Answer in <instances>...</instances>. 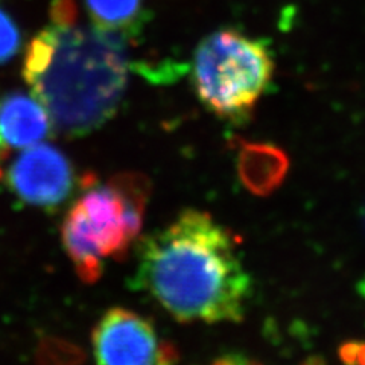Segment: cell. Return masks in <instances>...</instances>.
I'll return each mask as SVG.
<instances>
[{
	"mask_svg": "<svg viewBox=\"0 0 365 365\" xmlns=\"http://www.w3.org/2000/svg\"><path fill=\"white\" fill-rule=\"evenodd\" d=\"M131 284L180 323L242 322L253 291L233 235L193 209L142 239Z\"/></svg>",
	"mask_w": 365,
	"mask_h": 365,
	"instance_id": "6da1fadb",
	"label": "cell"
},
{
	"mask_svg": "<svg viewBox=\"0 0 365 365\" xmlns=\"http://www.w3.org/2000/svg\"><path fill=\"white\" fill-rule=\"evenodd\" d=\"M127 37L98 26L53 25L28 44L23 78L67 139L99 130L128 84Z\"/></svg>",
	"mask_w": 365,
	"mask_h": 365,
	"instance_id": "7a4b0ae2",
	"label": "cell"
},
{
	"mask_svg": "<svg viewBox=\"0 0 365 365\" xmlns=\"http://www.w3.org/2000/svg\"><path fill=\"white\" fill-rule=\"evenodd\" d=\"M274 75V61L264 43L235 29L205 37L195 52L193 86L200 101L216 116L245 122Z\"/></svg>",
	"mask_w": 365,
	"mask_h": 365,
	"instance_id": "3957f363",
	"label": "cell"
},
{
	"mask_svg": "<svg viewBox=\"0 0 365 365\" xmlns=\"http://www.w3.org/2000/svg\"><path fill=\"white\" fill-rule=\"evenodd\" d=\"M11 192L26 205L56 210L75 189L73 166L55 146H28L9 166L6 175Z\"/></svg>",
	"mask_w": 365,
	"mask_h": 365,
	"instance_id": "277c9868",
	"label": "cell"
},
{
	"mask_svg": "<svg viewBox=\"0 0 365 365\" xmlns=\"http://www.w3.org/2000/svg\"><path fill=\"white\" fill-rule=\"evenodd\" d=\"M154 324L125 307H111L91 334L96 365H154L158 353Z\"/></svg>",
	"mask_w": 365,
	"mask_h": 365,
	"instance_id": "5b68a950",
	"label": "cell"
},
{
	"mask_svg": "<svg viewBox=\"0 0 365 365\" xmlns=\"http://www.w3.org/2000/svg\"><path fill=\"white\" fill-rule=\"evenodd\" d=\"M83 197L78 200L101 245L102 256L122 260L134 244L128 235L125 205L110 185H101L93 174L83 177Z\"/></svg>",
	"mask_w": 365,
	"mask_h": 365,
	"instance_id": "8992f818",
	"label": "cell"
},
{
	"mask_svg": "<svg viewBox=\"0 0 365 365\" xmlns=\"http://www.w3.org/2000/svg\"><path fill=\"white\" fill-rule=\"evenodd\" d=\"M236 169L239 180L250 193L268 197L288 175L289 157L276 145L237 140Z\"/></svg>",
	"mask_w": 365,
	"mask_h": 365,
	"instance_id": "52a82bcc",
	"label": "cell"
},
{
	"mask_svg": "<svg viewBox=\"0 0 365 365\" xmlns=\"http://www.w3.org/2000/svg\"><path fill=\"white\" fill-rule=\"evenodd\" d=\"M52 120L41 102L23 91L9 93L0 104V135L6 146L28 148L48 139Z\"/></svg>",
	"mask_w": 365,
	"mask_h": 365,
	"instance_id": "ba28073f",
	"label": "cell"
},
{
	"mask_svg": "<svg viewBox=\"0 0 365 365\" xmlns=\"http://www.w3.org/2000/svg\"><path fill=\"white\" fill-rule=\"evenodd\" d=\"M63 247L72 260L78 277L84 283H96L104 271L102 251L98 239L78 201L67 212L61 225Z\"/></svg>",
	"mask_w": 365,
	"mask_h": 365,
	"instance_id": "9c48e42d",
	"label": "cell"
},
{
	"mask_svg": "<svg viewBox=\"0 0 365 365\" xmlns=\"http://www.w3.org/2000/svg\"><path fill=\"white\" fill-rule=\"evenodd\" d=\"M86 6L93 25L101 29L133 37L143 26L145 8L142 0H86Z\"/></svg>",
	"mask_w": 365,
	"mask_h": 365,
	"instance_id": "30bf717a",
	"label": "cell"
},
{
	"mask_svg": "<svg viewBox=\"0 0 365 365\" xmlns=\"http://www.w3.org/2000/svg\"><path fill=\"white\" fill-rule=\"evenodd\" d=\"M36 361L37 365H84L86 353L67 339L44 336L37 346Z\"/></svg>",
	"mask_w": 365,
	"mask_h": 365,
	"instance_id": "8fae6325",
	"label": "cell"
},
{
	"mask_svg": "<svg viewBox=\"0 0 365 365\" xmlns=\"http://www.w3.org/2000/svg\"><path fill=\"white\" fill-rule=\"evenodd\" d=\"M21 46V36L14 20L0 9V64L8 63L17 55Z\"/></svg>",
	"mask_w": 365,
	"mask_h": 365,
	"instance_id": "7c38bea8",
	"label": "cell"
},
{
	"mask_svg": "<svg viewBox=\"0 0 365 365\" xmlns=\"http://www.w3.org/2000/svg\"><path fill=\"white\" fill-rule=\"evenodd\" d=\"M51 19L53 25H75L76 8L73 0H53L51 8Z\"/></svg>",
	"mask_w": 365,
	"mask_h": 365,
	"instance_id": "4fadbf2b",
	"label": "cell"
},
{
	"mask_svg": "<svg viewBox=\"0 0 365 365\" xmlns=\"http://www.w3.org/2000/svg\"><path fill=\"white\" fill-rule=\"evenodd\" d=\"M339 358L346 365H365V342H346L339 349Z\"/></svg>",
	"mask_w": 365,
	"mask_h": 365,
	"instance_id": "5bb4252c",
	"label": "cell"
},
{
	"mask_svg": "<svg viewBox=\"0 0 365 365\" xmlns=\"http://www.w3.org/2000/svg\"><path fill=\"white\" fill-rule=\"evenodd\" d=\"M212 365H262L255 359L248 358L244 353H224L218 356Z\"/></svg>",
	"mask_w": 365,
	"mask_h": 365,
	"instance_id": "9a60e30c",
	"label": "cell"
},
{
	"mask_svg": "<svg viewBox=\"0 0 365 365\" xmlns=\"http://www.w3.org/2000/svg\"><path fill=\"white\" fill-rule=\"evenodd\" d=\"M6 154H8V146L4 143L2 135H0V162L6 157ZM0 177H2V169H0Z\"/></svg>",
	"mask_w": 365,
	"mask_h": 365,
	"instance_id": "2e32d148",
	"label": "cell"
}]
</instances>
